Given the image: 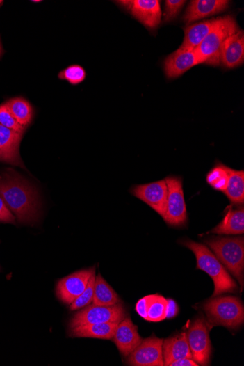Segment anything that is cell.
I'll return each mask as SVG.
<instances>
[{"label":"cell","instance_id":"cell-1","mask_svg":"<svg viewBox=\"0 0 244 366\" xmlns=\"http://www.w3.org/2000/svg\"><path fill=\"white\" fill-rule=\"evenodd\" d=\"M0 198L19 223L38 221L40 202L36 189L15 170H8L0 180Z\"/></svg>","mask_w":244,"mask_h":366},{"label":"cell","instance_id":"cell-2","mask_svg":"<svg viewBox=\"0 0 244 366\" xmlns=\"http://www.w3.org/2000/svg\"><path fill=\"white\" fill-rule=\"evenodd\" d=\"M181 244L195 254L196 269L205 271L213 280L214 292L212 298L237 291L238 285L235 280L206 246L189 239L183 240Z\"/></svg>","mask_w":244,"mask_h":366},{"label":"cell","instance_id":"cell-3","mask_svg":"<svg viewBox=\"0 0 244 366\" xmlns=\"http://www.w3.org/2000/svg\"><path fill=\"white\" fill-rule=\"evenodd\" d=\"M211 326L236 330L243 324L244 308L240 299L234 296L213 297L203 305Z\"/></svg>","mask_w":244,"mask_h":366},{"label":"cell","instance_id":"cell-4","mask_svg":"<svg viewBox=\"0 0 244 366\" xmlns=\"http://www.w3.org/2000/svg\"><path fill=\"white\" fill-rule=\"evenodd\" d=\"M215 256L243 287L244 238L217 237L206 241Z\"/></svg>","mask_w":244,"mask_h":366},{"label":"cell","instance_id":"cell-5","mask_svg":"<svg viewBox=\"0 0 244 366\" xmlns=\"http://www.w3.org/2000/svg\"><path fill=\"white\" fill-rule=\"evenodd\" d=\"M239 28L232 16L220 18L218 24L195 49L201 63L218 66L220 52L225 40L238 31Z\"/></svg>","mask_w":244,"mask_h":366},{"label":"cell","instance_id":"cell-6","mask_svg":"<svg viewBox=\"0 0 244 366\" xmlns=\"http://www.w3.org/2000/svg\"><path fill=\"white\" fill-rule=\"evenodd\" d=\"M126 315L121 303L109 306L88 305L71 319L69 327L70 329L90 324L120 323L126 317Z\"/></svg>","mask_w":244,"mask_h":366},{"label":"cell","instance_id":"cell-7","mask_svg":"<svg viewBox=\"0 0 244 366\" xmlns=\"http://www.w3.org/2000/svg\"><path fill=\"white\" fill-rule=\"evenodd\" d=\"M165 181L168 194L166 212L163 218L170 226L185 225L188 221V212H186L182 180L178 177H168Z\"/></svg>","mask_w":244,"mask_h":366},{"label":"cell","instance_id":"cell-8","mask_svg":"<svg viewBox=\"0 0 244 366\" xmlns=\"http://www.w3.org/2000/svg\"><path fill=\"white\" fill-rule=\"evenodd\" d=\"M204 317H198L186 333L193 359L201 365H208L211 355L210 327Z\"/></svg>","mask_w":244,"mask_h":366},{"label":"cell","instance_id":"cell-9","mask_svg":"<svg viewBox=\"0 0 244 366\" xmlns=\"http://www.w3.org/2000/svg\"><path fill=\"white\" fill-rule=\"evenodd\" d=\"M163 341L154 335L143 340L133 352L127 356V363L135 366H163Z\"/></svg>","mask_w":244,"mask_h":366},{"label":"cell","instance_id":"cell-10","mask_svg":"<svg viewBox=\"0 0 244 366\" xmlns=\"http://www.w3.org/2000/svg\"><path fill=\"white\" fill-rule=\"evenodd\" d=\"M95 273V267L72 273L57 283L56 294L62 302L70 305L87 288L91 276Z\"/></svg>","mask_w":244,"mask_h":366},{"label":"cell","instance_id":"cell-11","mask_svg":"<svg viewBox=\"0 0 244 366\" xmlns=\"http://www.w3.org/2000/svg\"><path fill=\"white\" fill-rule=\"evenodd\" d=\"M131 193L163 216L166 212L168 189L165 180L134 186Z\"/></svg>","mask_w":244,"mask_h":366},{"label":"cell","instance_id":"cell-12","mask_svg":"<svg viewBox=\"0 0 244 366\" xmlns=\"http://www.w3.org/2000/svg\"><path fill=\"white\" fill-rule=\"evenodd\" d=\"M118 3L130 10L136 19L147 27L155 28L161 22V2L157 0H130Z\"/></svg>","mask_w":244,"mask_h":366},{"label":"cell","instance_id":"cell-13","mask_svg":"<svg viewBox=\"0 0 244 366\" xmlns=\"http://www.w3.org/2000/svg\"><path fill=\"white\" fill-rule=\"evenodd\" d=\"M202 64L195 49L179 48L165 61L164 70L168 79H176L193 67Z\"/></svg>","mask_w":244,"mask_h":366},{"label":"cell","instance_id":"cell-14","mask_svg":"<svg viewBox=\"0 0 244 366\" xmlns=\"http://www.w3.org/2000/svg\"><path fill=\"white\" fill-rule=\"evenodd\" d=\"M112 340L124 357L132 353L143 341L137 326L129 317H126L118 324Z\"/></svg>","mask_w":244,"mask_h":366},{"label":"cell","instance_id":"cell-15","mask_svg":"<svg viewBox=\"0 0 244 366\" xmlns=\"http://www.w3.org/2000/svg\"><path fill=\"white\" fill-rule=\"evenodd\" d=\"M22 134L0 125V161L24 168L20 157Z\"/></svg>","mask_w":244,"mask_h":366},{"label":"cell","instance_id":"cell-16","mask_svg":"<svg viewBox=\"0 0 244 366\" xmlns=\"http://www.w3.org/2000/svg\"><path fill=\"white\" fill-rule=\"evenodd\" d=\"M227 0H194L186 9L183 20L186 24L200 20L225 11L229 6Z\"/></svg>","mask_w":244,"mask_h":366},{"label":"cell","instance_id":"cell-17","mask_svg":"<svg viewBox=\"0 0 244 366\" xmlns=\"http://www.w3.org/2000/svg\"><path fill=\"white\" fill-rule=\"evenodd\" d=\"M244 61V35L239 29L223 43L220 52V63L227 68H235Z\"/></svg>","mask_w":244,"mask_h":366},{"label":"cell","instance_id":"cell-18","mask_svg":"<svg viewBox=\"0 0 244 366\" xmlns=\"http://www.w3.org/2000/svg\"><path fill=\"white\" fill-rule=\"evenodd\" d=\"M163 355L164 365L181 358H192L190 349L185 333L172 336L163 341Z\"/></svg>","mask_w":244,"mask_h":366},{"label":"cell","instance_id":"cell-19","mask_svg":"<svg viewBox=\"0 0 244 366\" xmlns=\"http://www.w3.org/2000/svg\"><path fill=\"white\" fill-rule=\"evenodd\" d=\"M220 18L204 21L184 28L181 48L195 49L216 26Z\"/></svg>","mask_w":244,"mask_h":366},{"label":"cell","instance_id":"cell-20","mask_svg":"<svg viewBox=\"0 0 244 366\" xmlns=\"http://www.w3.org/2000/svg\"><path fill=\"white\" fill-rule=\"evenodd\" d=\"M120 323H108L80 326L70 329V336L111 340Z\"/></svg>","mask_w":244,"mask_h":366},{"label":"cell","instance_id":"cell-21","mask_svg":"<svg viewBox=\"0 0 244 366\" xmlns=\"http://www.w3.org/2000/svg\"><path fill=\"white\" fill-rule=\"evenodd\" d=\"M219 235H241L244 232V210L239 208L229 211L223 221L210 231Z\"/></svg>","mask_w":244,"mask_h":366},{"label":"cell","instance_id":"cell-22","mask_svg":"<svg viewBox=\"0 0 244 366\" xmlns=\"http://www.w3.org/2000/svg\"><path fill=\"white\" fill-rule=\"evenodd\" d=\"M93 304L113 305L121 303L117 292L108 284L99 273L95 277Z\"/></svg>","mask_w":244,"mask_h":366},{"label":"cell","instance_id":"cell-23","mask_svg":"<svg viewBox=\"0 0 244 366\" xmlns=\"http://www.w3.org/2000/svg\"><path fill=\"white\" fill-rule=\"evenodd\" d=\"M229 179L224 192L233 204H243L244 201V172L229 168Z\"/></svg>","mask_w":244,"mask_h":366},{"label":"cell","instance_id":"cell-24","mask_svg":"<svg viewBox=\"0 0 244 366\" xmlns=\"http://www.w3.org/2000/svg\"><path fill=\"white\" fill-rule=\"evenodd\" d=\"M6 104L19 124L26 127L31 123L33 109L30 102L22 97H15L7 101Z\"/></svg>","mask_w":244,"mask_h":366},{"label":"cell","instance_id":"cell-25","mask_svg":"<svg viewBox=\"0 0 244 366\" xmlns=\"http://www.w3.org/2000/svg\"><path fill=\"white\" fill-rule=\"evenodd\" d=\"M147 321L158 323L166 319L168 300L160 295L147 296Z\"/></svg>","mask_w":244,"mask_h":366},{"label":"cell","instance_id":"cell-26","mask_svg":"<svg viewBox=\"0 0 244 366\" xmlns=\"http://www.w3.org/2000/svg\"><path fill=\"white\" fill-rule=\"evenodd\" d=\"M229 179V167L219 164L210 170L206 181L215 190L224 193L227 187Z\"/></svg>","mask_w":244,"mask_h":366},{"label":"cell","instance_id":"cell-27","mask_svg":"<svg viewBox=\"0 0 244 366\" xmlns=\"http://www.w3.org/2000/svg\"><path fill=\"white\" fill-rule=\"evenodd\" d=\"M95 273H94L89 281L87 288L85 289L83 294L78 297L73 303L70 305V310L76 311L90 305L94 297Z\"/></svg>","mask_w":244,"mask_h":366},{"label":"cell","instance_id":"cell-28","mask_svg":"<svg viewBox=\"0 0 244 366\" xmlns=\"http://www.w3.org/2000/svg\"><path fill=\"white\" fill-rule=\"evenodd\" d=\"M58 77L70 83L77 85L82 83L86 78V71L80 65H71L59 73Z\"/></svg>","mask_w":244,"mask_h":366},{"label":"cell","instance_id":"cell-29","mask_svg":"<svg viewBox=\"0 0 244 366\" xmlns=\"http://www.w3.org/2000/svg\"><path fill=\"white\" fill-rule=\"evenodd\" d=\"M0 125L22 135L26 129V127L19 124L17 120L14 118V116L6 104V102L0 106Z\"/></svg>","mask_w":244,"mask_h":366},{"label":"cell","instance_id":"cell-30","mask_svg":"<svg viewBox=\"0 0 244 366\" xmlns=\"http://www.w3.org/2000/svg\"><path fill=\"white\" fill-rule=\"evenodd\" d=\"M186 1L184 0H166L165 3L164 21H173L178 17Z\"/></svg>","mask_w":244,"mask_h":366},{"label":"cell","instance_id":"cell-31","mask_svg":"<svg viewBox=\"0 0 244 366\" xmlns=\"http://www.w3.org/2000/svg\"><path fill=\"white\" fill-rule=\"evenodd\" d=\"M15 216L8 209L3 200L0 198V222L15 224Z\"/></svg>","mask_w":244,"mask_h":366},{"label":"cell","instance_id":"cell-32","mask_svg":"<svg viewBox=\"0 0 244 366\" xmlns=\"http://www.w3.org/2000/svg\"><path fill=\"white\" fill-rule=\"evenodd\" d=\"M136 310L138 314L143 319L147 317V297L140 299L136 305Z\"/></svg>","mask_w":244,"mask_h":366},{"label":"cell","instance_id":"cell-33","mask_svg":"<svg viewBox=\"0 0 244 366\" xmlns=\"http://www.w3.org/2000/svg\"><path fill=\"white\" fill-rule=\"evenodd\" d=\"M179 313V307L177 303L174 301L168 300L166 318L172 319L175 317Z\"/></svg>","mask_w":244,"mask_h":366},{"label":"cell","instance_id":"cell-34","mask_svg":"<svg viewBox=\"0 0 244 366\" xmlns=\"http://www.w3.org/2000/svg\"><path fill=\"white\" fill-rule=\"evenodd\" d=\"M199 365L192 358H181L176 360L169 364L168 366H197Z\"/></svg>","mask_w":244,"mask_h":366},{"label":"cell","instance_id":"cell-35","mask_svg":"<svg viewBox=\"0 0 244 366\" xmlns=\"http://www.w3.org/2000/svg\"><path fill=\"white\" fill-rule=\"evenodd\" d=\"M2 53H3L2 44H1V42H0V56H1Z\"/></svg>","mask_w":244,"mask_h":366},{"label":"cell","instance_id":"cell-36","mask_svg":"<svg viewBox=\"0 0 244 366\" xmlns=\"http://www.w3.org/2000/svg\"><path fill=\"white\" fill-rule=\"evenodd\" d=\"M3 3V1H0V6H1Z\"/></svg>","mask_w":244,"mask_h":366},{"label":"cell","instance_id":"cell-37","mask_svg":"<svg viewBox=\"0 0 244 366\" xmlns=\"http://www.w3.org/2000/svg\"><path fill=\"white\" fill-rule=\"evenodd\" d=\"M33 2H34V3H38V2H40V1H33Z\"/></svg>","mask_w":244,"mask_h":366},{"label":"cell","instance_id":"cell-38","mask_svg":"<svg viewBox=\"0 0 244 366\" xmlns=\"http://www.w3.org/2000/svg\"><path fill=\"white\" fill-rule=\"evenodd\" d=\"M1 178H2V177H0V180H1Z\"/></svg>","mask_w":244,"mask_h":366}]
</instances>
